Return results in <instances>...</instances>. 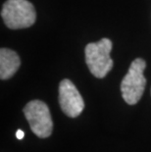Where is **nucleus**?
Listing matches in <instances>:
<instances>
[{
	"label": "nucleus",
	"instance_id": "obj_1",
	"mask_svg": "<svg viewBox=\"0 0 151 152\" xmlns=\"http://www.w3.org/2000/svg\"><path fill=\"white\" fill-rule=\"evenodd\" d=\"M113 43L109 38H102L97 42L85 46V62L93 76L102 79L113 68L114 62L110 57Z\"/></svg>",
	"mask_w": 151,
	"mask_h": 152
},
{
	"label": "nucleus",
	"instance_id": "obj_2",
	"mask_svg": "<svg viewBox=\"0 0 151 152\" xmlns=\"http://www.w3.org/2000/svg\"><path fill=\"white\" fill-rule=\"evenodd\" d=\"M1 16L5 25L12 30L31 27L36 19L34 5L28 0H7L3 4Z\"/></svg>",
	"mask_w": 151,
	"mask_h": 152
},
{
	"label": "nucleus",
	"instance_id": "obj_3",
	"mask_svg": "<svg viewBox=\"0 0 151 152\" xmlns=\"http://www.w3.org/2000/svg\"><path fill=\"white\" fill-rule=\"evenodd\" d=\"M145 68V61L141 58H136L131 62L128 74L122 80V95L128 104H136L143 94L146 86V79L143 75Z\"/></svg>",
	"mask_w": 151,
	"mask_h": 152
},
{
	"label": "nucleus",
	"instance_id": "obj_4",
	"mask_svg": "<svg viewBox=\"0 0 151 152\" xmlns=\"http://www.w3.org/2000/svg\"><path fill=\"white\" fill-rule=\"evenodd\" d=\"M24 114L30 124L31 130L40 138L52 134L53 123L48 106L40 100H31L24 107Z\"/></svg>",
	"mask_w": 151,
	"mask_h": 152
},
{
	"label": "nucleus",
	"instance_id": "obj_5",
	"mask_svg": "<svg viewBox=\"0 0 151 152\" xmlns=\"http://www.w3.org/2000/svg\"><path fill=\"white\" fill-rule=\"evenodd\" d=\"M59 103L62 111L71 118L78 117L85 108L81 93L68 79L63 80L59 85Z\"/></svg>",
	"mask_w": 151,
	"mask_h": 152
},
{
	"label": "nucleus",
	"instance_id": "obj_6",
	"mask_svg": "<svg viewBox=\"0 0 151 152\" xmlns=\"http://www.w3.org/2000/svg\"><path fill=\"white\" fill-rule=\"evenodd\" d=\"M20 65V57L14 50L4 47L0 49V79L8 80L12 77Z\"/></svg>",
	"mask_w": 151,
	"mask_h": 152
},
{
	"label": "nucleus",
	"instance_id": "obj_7",
	"mask_svg": "<svg viewBox=\"0 0 151 152\" xmlns=\"http://www.w3.org/2000/svg\"><path fill=\"white\" fill-rule=\"evenodd\" d=\"M16 137H17L18 140H23L25 137V132L22 130H18L17 132H16Z\"/></svg>",
	"mask_w": 151,
	"mask_h": 152
}]
</instances>
